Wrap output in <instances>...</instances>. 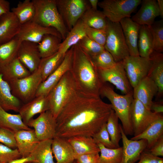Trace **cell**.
Listing matches in <instances>:
<instances>
[{
    "label": "cell",
    "mask_w": 163,
    "mask_h": 163,
    "mask_svg": "<svg viewBox=\"0 0 163 163\" xmlns=\"http://www.w3.org/2000/svg\"><path fill=\"white\" fill-rule=\"evenodd\" d=\"M113 109L100 96L75 92L56 117V136L92 137L107 122Z\"/></svg>",
    "instance_id": "1"
},
{
    "label": "cell",
    "mask_w": 163,
    "mask_h": 163,
    "mask_svg": "<svg viewBox=\"0 0 163 163\" xmlns=\"http://www.w3.org/2000/svg\"><path fill=\"white\" fill-rule=\"evenodd\" d=\"M72 47L69 71L77 91L88 94L100 96V90L103 84L100 79L97 69L93 65L89 56L82 50L78 43Z\"/></svg>",
    "instance_id": "2"
},
{
    "label": "cell",
    "mask_w": 163,
    "mask_h": 163,
    "mask_svg": "<svg viewBox=\"0 0 163 163\" xmlns=\"http://www.w3.org/2000/svg\"><path fill=\"white\" fill-rule=\"evenodd\" d=\"M100 95L106 97L110 102L113 109L121 122L125 134L133 135L130 115L131 106L133 99V92L120 95L116 92L112 87L105 83L101 88Z\"/></svg>",
    "instance_id": "3"
},
{
    "label": "cell",
    "mask_w": 163,
    "mask_h": 163,
    "mask_svg": "<svg viewBox=\"0 0 163 163\" xmlns=\"http://www.w3.org/2000/svg\"><path fill=\"white\" fill-rule=\"evenodd\" d=\"M35 8L33 21L44 27L55 29L63 40L69 32L58 10L56 0H32Z\"/></svg>",
    "instance_id": "4"
},
{
    "label": "cell",
    "mask_w": 163,
    "mask_h": 163,
    "mask_svg": "<svg viewBox=\"0 0 163 163\" xmlns=\"http://www.w3.org/2000/svg\"><path fill=\"white\" fill-rule=\"evenodd\" d=\"M77 90L75 81L68 71L47 95L49 110L56 119Z\"/></svg>",
    "instance_id": "5"
},
{
    "label": "cell",
    "mask_w": 163,
    "mask_h": 163,
    "mask_svg": "<svg viewBox=\"0 0 163 163\" xmlns=\"http://www.w3.org/2000/svg\"><path fill=\"white\" fill-rule=\"evenodd\" d=\"M107 38L104 46L116 62L122 61L130 56L120 22H112L107 19Z\"/></svg>",
    "instance_id": "6"
},
{
    "label": "cell",
    "mask_w": 163,
    "mask_h": 163,
    "mask_svg": "<svg viewBox=\"0 0 163 163\" xmlns=\"http://www.w3.org/2000/svg\"><path fill=\"white\" fill-rule=\"evenodd\" d=\"M42 81L40 71L38 68L27 76L8 82L12 94L25 104L36 97L37 89Z\"/></svg>",
    "instance_id": "7"
},
{
    "label": "cell",
    "mask_w": 163,
    "mask_h": 163,
    "mask_svg": "<svg viewBox=\"0 0 163 163\" xmlns=\"http://www.w3.org/2000/svg\"><path fill=\"white\" fill-rule=\"evenodd\" d=\"M141 0H104L98 5L106 18L113 23L130 18L131 14L141 2Z\"/></svg>",
    "instance_id": "8"
},
{
    "label": "cell",
    "mask_w": 163,
    "mask_h": 163,
    "mask_svg": "<svg viewBox=\"0 0 163 163\" xmlns=\"http://www.w3.org/2000/svg\"><path fill=\"white\" fill-rule=\"evenodd\" d=\"M59 12L68 30L81 18L90 5L85 0H56Z\"/></svg>",
    "instance_id": "9"
},
{
    "label": "cell",
    "mask_w": 163,
    "mask_h": 163,
    "mask_svg": "<svg viewBox=\"0 0 163 163\" xmlns=\"http://www.w3.org/2000/svg\"><path fill=\"white\" fill-rule=\"evenodd\" d=\"M97 69L103 84L107 82L112 84L124 94L133 92L122 61L117 62L112 67Z\"/></svg>",
    "instance_id": "10"
},
{
    "label": "cell",
    "mask_w": 163,
    "mask_h": 163,
    "mask_svg": "<svg viewBox=\"0 0 163 163\" xmlns=\"http://www.w3.org/2000/svg\"><path fill=\"white\" fill-rule=\"evenodd\" d=\"M122 61L133 88L147 76L151 64L150 58L129 56Z\"/></svg>",
    "instance_id": "11"
},
{
    "label": "cell",
    "mask_w": 163,
    "mask_h": 163,
    "mask_svg": "<svg viewBox=\"0 0 163 163\" xmlns=\"http://www.w3.org/2000/svg\"><path fill=\"white\" fill-rule=\"evenodd\" d=\"M160 114L153 112L146 108L140 101L133 98L130 108L133 136L141 133L157 119Z\"/></svg>",
    "instance_id": "12"
},
{
    "label": "cell",
    "mask_w": 163,
    "mask_h": 163,
    "mask_svg": "<svg viewBox=\"0 0 163 163\" xmlns=\"http://www.w3.org/2000/svg\"><path fill=\"white\" fill-rule=\"evenodd\" d=\"M27 125L34 128L40 141L53 139L56 136V120L49 110L40 114L36 118L31 119Z\"/></svg>",
    "instance_id": "13"
},
{
    "label": "cell",
    "mask_w": 163,
    "mask_h": 163,
    "mask_svg": "<svg viewBox=\"0 0 163 163\" xmlns=\"http://www.w3.org/2000/svg\"><path fill=\"white\" fill-rule=\"evenodd\" d=\"M47 34L56 35L62 39L60 34L55 29L43 26L33 21L21 24L15 37L21 41H26L38 44Z\"/></svg>",
    "instance_id": "14"
},
{
    "label": "cell",
    "mask_w": 163,
    "mask_h": 163,
    "mask_svg": "<svg viewBox=\"0 0 163 163\" xmlns=\"http://www.w3.org/2000/svg\"><path fill=\"white\" fill-rule=\"evenodd\" d=\"M72 53V47L66 53L63 61L58 68L41 83L37 91L36 97L47 96L64 74L69 70Z\"/></svg>",
    "instance_id": "15"
},
{
    "label": "cell",
    "mask_w": 163,
    "mask_h": 163,
    "mask_svg": "<svg viewBox=\"0 0 163 163\" xmlns=\"http://www.w3.org/2000/svg\"><path fill=\"white\" fill-rule=\"evenodd\" d=\"M123 143L122 155L120 163H135L139 160L142 153L147 148L146 140L129 139L120 124Z\"/></svg>",
    "instance_id": "16"
},
{
    "label": "cell",
    "mask_w": 163,
    "mask_h": 163,
    "mask_svg": "<svg viewBox=\"0 0 163 163\" xmlns=\"http://www.w3.org/2000/svg\"><path fill=\"white\" fill-rule=\"evenodd\" d=\"M17 57L31 73L38 69L42 59L37 44L26 41L21 42Z\"/></svg>",
    "instance_id": "17"
},
{
    "label": "cell",
    "mask_w": 163,
    "mask_h": 163,
    "mask_svg": "<svg viewBox=\"0 0 163 163\" xmlns=\"http://www.w3.org/2000/svg\"><path fill=\"white\" fill-rule=\"evenodd\" d=\"M158 92L157 85L151 78L146 76L133 88V96L134 99L140 101L150 110L153 99Z\"/></svg>",
    "instance_id": "18"
},
{
    "label": "cell",
    "mask_w": 163,
    "mask_h": 163,
    "mask_svg": "<svg viewBox=\"0 0 163 163\" xmlns=\"http://www.w3.org/2000/svg\"><path fill=\"white\" fill-rule=\"evenodd\" d=\"M49 110V104L47 96H40L22 104L18 113L24 122L27 125L35 115Z\"/></svg>",
    "instance_id": "19"
},
{
    "label": "cell",
    "mask_w": 163,
    "mask_h": 163,
    "mask_svg": "<svg viewBox=\"0 0 163 163\" xmlns=\"http://www.w3.org/2000/svg\"><path fill=\"white\" fill-rule=\"evenodd\" d=\"M130 56H139L138 41L140 25L130 18L122 19L120 22Z\"/></svg>",
    "instance_id": "20"
},
{
    "label": "cell",
    "mask_w": 163,
    "mask_h": 163,
    "mask_svg": "<svg viewBox=\"0 0 163 163\" xmlns=\"http://www.w3.org/2000/svg\"><path fill=\"white\" fill-rule=\"evenodd\" d=\"M21 24L10 11L0 16V45L7 43L18 34Z\"/></svg>",
    "instance_id": "21"
},
{
    "label": "cell",
    "mask_w": 163,
    "mask_h": 163,
    "mask_svg": "<svg viewBox=\"0 0 163 163\" xmlns=\"http://www.w3.org/2000/svg\"><path fill=\"white\" fill-rule=\"evenodd\" d=\"M17 149L22 157L30 156L40 141L33 129L15 132Z\"/></svg>",
    "instance_id": "22"
},
{
    "label": "cell",
    "mask_w": 163,
    "mask_h": 163,
    "mask_svg": "<svg viewBox=\"0 0 163 163\" xmlns=\"http://www.w3.org/2000/svg\"><path fill=\"white\" fill-rule=\"evenodd\" d=\"M141 7L138 11L131 18L140 25H151L156 17L159 16L157 1L142 0Z\"/></svg>",
    "instance_id": "23"
},
{
    "label": "cell",
    "mask_w": 163,
    "mask_h": 163,
    "mask_svg": "<svg viewBox=\"0 0 163 163\" xmlns=\"http://www.w3.org/2000/svg\"><path fill=\"white\" fill-rule=\"evenodd\" d=\"M67 139L73 150L75 160L83 154L100 152L97 144L91 136H77Z\"/></svg>",
    "instance_id": "24"
},
{
    "label": "cell",
    "mask_w": 163,
    "mask_h": 163,
    "mask_svg": "<svg viewBox=\"0 0 163 163\" xmlns=\"http://www.w3.org/2000/svg\"><path fill=\"white\" fill-rule=\"evenodd\" d=\"M51 148L56 163H72L75 160L73 150L66 139L56 136Z\"/></svg>",
    "instance_id": "25"
},
{
    "label": "cell",
    "mask_w": 163,
    "mask_h": 163,
    "mask_svg": "<svg viewBox=\"0 0 163 163\" xmlns=\"http://www.w3.org/2000/svg\"><path fill=\"white\" fill-rule=\"evenodd\" d=\"M162 135L163 116L162 114H161L158 118L150 124L143 132L137 136H133L130 139L146 140L147 142V148L149 150Z\"/></svg>",
    "instance_id": "26"
},
{
    "label": "cell",
    "mask_w": 163,
    "mask_h": 163,
    "mask_svg": "<svg viewBox=\"0 0 163 163\" xmlns=\"http://www.w3.org/2000/svg\"><path fill=\"white\" fill-rule=\"evenodd\" d=\"M150 58L151 64L147 76L157 85L160 96L163 93V54L154 51Z\"/></svg>",
    "instance_id": "27"
},
{
    "label": "cell",
    "mask_w": 163,
    "mask_h": 163,
    "mask_svg": "<svg viewBox=\"0 0 163 163\" xmlns=\"http://www.w3.org/2000/svg\"><path fill=\"white\" fill-rule=\"evenodd\" d=\"M22 102L12 94L10 85L0 73V107L5 110L18 112Z\"/></svg>",
    "instance_id": "28"
},
{
    "label": "cell",
    "mask_w": 163,
    "mask_h": 163,
    "mask_svg": "<svg viewBox=\"0 0 163 163\" xmlns=\"http://www.w3.org/2000/svg\"><path fill=\"white\" fill-rule=\"evenodd\" d=\"M86 36L85 25L80 19L69 31L65 38L61 43L59 50L66 53Z\"/></svg>",
    "instance_id": "29"
},
{
    "label": "cell",
    "mask_w": 163,
    "mask_h": 163,
    "mask_svg": "<svg viewBox=\"0 0 163 163\" xmlns=\"http://www.w3.org/2000/svg\"><path fill=\"white\" fill-rule=\"evenodd\" d=\"M0 127L14 132L32 129L24 123L19 113L13 114L8 113L0 107Z\"/></svg>",
    "instance_id": "30"
},
{
    "label": "cell",
    "mask_w": 163,
    "mask_h": 163,
    "mask_svg": "<svg viewBox=\"0 0 163 163\" xmlns=\"http://www.w3.org/2000/svg\"><path fill=\"white\" fill-rule=\"evenodd\" d=\"M139 56L149 59L154 51L152 35L149 27L140 25L138 41Z\"/></svg>",
    "instance_id": "31"
},
{
    "label": "cell",
    "mask_w": 163,
    "mask_h": 163,
    "mask_svg": "<svg viewBox=\"0 0 163 163\" xmlns=\"http://www.w3.org/2000/svg\"><path fill=\"white\" fill-rule=\"evenodd\" d=\"M1 73L7 82L27 76L31 73L16 57L2 70Z\"/></svg>",
    "instance_id": "32"
},
{
    "label": "cell",
    "mask_w": 163,
    "mask_h": 163,
    "mask_svg": "<svg viewBox=\"0 0 163 163\" xmlns=\"http://www.w3.org/2000/svg\"><path fill=\"white\" fill-rule=\"evenodd\" d=\"M80 19L88 27L106 31L107 19L102 11L94 10L90 7L85 11Z\"/></svg>",
    "instance_id": "33"
},
{
    "label": "cell",
    "mask_w": 163,
    "mask_h": 163,
    "mask_svg": "<svg viewBox=\"0 0 163 163\" xmlns=\"http://www.w3.org/2000/svg\"><path fill=\"white\" fill-rule=\"evenodd\" d=\"M66 53L59 50L50 56L41 59L38 68L40 71L42 82L59 66L64 59Z\"/></svg>",
    "instance_id": "34"
},
{
    "label": "cell",
    "mask_w": 163,
    "mask_h": 163,
    "mask_svg": "<svg viewBox=\"0 0 163 163\" xmlns=\"http://www.w3.org/2000/svg\"><path fill=\"white\" fill-rule=\"evenodd\" d=\"M21 41L15 37L9 42L0 45V73L16 57Z\"/></svg>",
    "instance_id": "35"
},
{
    "label": "cell",
    "mask_w": 163,
    "mask_h": 163,
    "mask_svg": "<svg viewBox=\"0 0 163 163\" xmlns=\"http://www.w3.org/2000/svg\"><path fill=\"white\" fill-rule=\"evenodd\" d=\"M62 39L56 35L47 34L44 35L37 44L38 50L41 58L50 56L57 52Z\"/></svg>",
    "instance_id": "36"
},
{
    "label": "cell",
    "mask_w": 163,
    "mask_h": 163,
    "mask_svg": "<svg viewBox=\"0 0 163 163\" xmlns=\"http://www.w3.org/2000/svg\"><path fill=\"white\" fill-rule=\"evenodd\" d=\"M52 141V139H48L40 142L30 155L34 159L31 163H55L51 148Z\"/></svg>",
    "instance_id": "37"
},
{
    "label": "cell",
    "mask_w": 163,
    "mask_h": 163,
    "mask_svg": "<svg viewBox=\"0 0 163 163\" xmlns=\"http://www.w3.org/2000/svg\"><path fill=\"white\" fill-rule=\"evenodd\" d=\"M11 11L16 17L21 24L33 21L35 14V8L32 0L19 2L16 7Z\"/></svg>",
    "instance_id": "38"
},
{
    "label": "cell",
    "mask_w": 163,
    "mask_h": 163,
    "mask_svg": "<svg viewBox=\"0 0 163 163\" xmlns=\"http://www.w3.org/2000/svg\"><path fill=\"white\" fill-rule=\"evenodd\" d=\"M97 144L100 152L98 163H121L122 155V147L110 149L101 144Z\"/></svg>",
    "instance_id": "39"
},
{
    "label": "cell",
    "mask_w": 163,
    "mask_h": 163,
    "mask_svg": "<svg viewBox=\"0 0 163 163\" xmlns=\"http://www.w3.org/2000/svg\"><path fill=\"white\" fill-rule=\"evenodd\" d=\"M118 118L113 109L106 122V127L112 142L117 147H120L119 142L121 135L118 123Z\"/></svg>",
    "instance_id": "40"
},
{
    "label": "cell",
    "mask_w": 163,
    "mask_h": 163,
    "mask_svg": "<svg viewBox=\"0 0 163 163\" xmlns=\"http://www.w3.org/2000/svg\"><path fill=\"white\" fill-rule=\"evenodd\" d=\"M152 35L153 50L157 52L163 51V20L155 21L149 26Z\"/></svg>",
    "instance_id": "41"
},
{
    "label": "cell",
    "mask_w": 163,
    "mask_h": 163,
    "mask_svg": "<svg viewBox=\"0 0 163 163\" xmlns=\"http://www.w3.org/2000/svg\"><path fill=\"white\" fill-rule=\"evenodd\" d=\"M93 65L97 69H107L116 63L111 55L105 49L99 54L89 56Z\"/></svg>",
    "instance_id": "42"
},
{
    "label": "cell",
    "mask_w": 163,
    "mask_h": 163,
    "mask_svg": "<svg viewBox=\"0 0 163 163\" xmlns=\"http://www.w3.org/2000/svg\"><path fill=\"white\" fill-rule=\"evenodd\" d=\"M78 43L82 50L89 56L96 55L105 50L104 46L86 36L81 39Z\"/></svg>",
    "instance_id": "43"
},
{
    "label": "cell",
    "mask_w": 163,
    "mask_h": 163,
    "mask_svg": "<svg viewBox=\"0 0 163 163\" xmlns=\"http://www.w3.org/2000/svg\"><path fill=\"white\" fill-rule=\"evenodd\" d=\"M106 123L92 137L97 144H101L106 147L110 149L117 148L110 140L107 129Z\"/></svg>",
    "instance_id": "44"
},
{
    "label": "cell",
    "mask_w": 163,
    "mask_h": 163,
    "mask_svg": "<svg viewBox=\"0 0 163 163\" xmlns=\"http://www.w3.org/2000/svg\"><path fill=\"white\" fill-rule=\"evenodd\" d=\"M17 149H11L0 143V162L8 163L10 161L21 157Z\"/></svg>",
    "instance_id": "45"
},
{
    "label": "cell",
    "mask_w": 163,
    "mask_h": 163,
    "mask_svg": "<svg viewBox=\"0 0 163 163\" xmlns=\"http://www.w3.org/2000/svg\"><path fill=\"white\" fill-rule=\"evenodd\" d=\"M85 26L86 36L101 45L104 46L107 38L106 31L92 28L86 25Z\"/></svg>",
    "instance_id": "46"
},
{
    "label": "cell",
    "mask_w": 163,
    "mask_h": 163,
    "mask_svg": "<svg viewBox=\"0 0 163 163\" xmlns=\"http://www.w3.org/2000/svg\"><path fill=\"white\" fill-rule=\"evenodd\" d=\"M0 143L12 149H17L15 132L0 127Z\"/></svg>",
    "instance_id": "47"
},
{
    "label": "cell",
    "mask_w": 163,
    "mask_h": 163,
    "mask_svg": "<svg viewBox=\"0 0 163 163\" xmlns=\"http://www.w3.org/2000/svg\"><path fill=\"white\" fill-rule=\"evenodd\" d=\"M137 163H163V158L152 155L148 150L142 153Z\"/></svg>",
    "instance_id": "48"
},
{
    "label": "cell",
    "mask_w": 163,
    "mask_h": 163,
    "mask_svg": "<svg viewBox=\"0 0 163 163\" xmlns=\"http://www.w3.org/2000/svg\"><path fill=\"white\" fill-rule=\"evenodd\" d=\"M99 155V153L85 154L79 156L75 160L77 163H98Z\"/></svg>",
    "instance_id": "49"
},
{
    "label": "cell",
    "mask_w": 163,
    "mask_h": 163,
    "mask_svg": "<svg viewBox=\"0 0 163 163\" xmlns=\"http://www.w3.org/2000/svg\"><path fill=\"white\" fill-rule=\"evenodd\" d=\"M149 151L155 156H163V135L159 139Z\"/></svg>",
    "instance_id": "50"
},
{
    "label": "cell",
    "mask_w": 163,
    "mask_h": 163,
    "mask_svg": "<svg viewBox=\"0 0 163 163\" xmlns=\"http://www.w3.org/2000/svg\"><path fill=\"white\" fill-rule=\"evenodd\" d=\"M10 11L9 2L5 0H0V16Z\"/></svg>",
    "instance_id": "51"
},
{
    "label": "cell",
    "mask_w": 163,
    "mask_h": 163,
    "mask_svg": "<svg viewBox=\"0 0 163 163\" xmlns=\"http://www.w3.org/2000/svg\"><path fill=\"white\" fill-rule=\"evenodd\" d=\"M150 110L153 112L157 114H162L163 112V105L162 103L153 102Z\"/></svg>",
    "instance_id": "52"
},
{
    "label": "cell",
    "mask_w": 163,
    "mask_h": 163,
    "mask_svg": "<svg viewBox=\"0 0 163 163\" xmlns=\"http://www.w3.org/2000/svg\"><path fill=\"white\" fill-rule=\"evenodd\" d=\"M33 157L31 155L27 157H21L20 158L13 160L8 163H26L33 161Z\"/></svg>",
    "instance_id": "53"
},
{
    "label": "cell",
    "mask_w": 163,
    "mask_h": 163,
    "mask_svg": "<svg viewBox=\"0 0 163 163\" xmlns=\"http://www.w3.org/2000/svg\"><path fill=\"white\" fill-rule=\"evenodd\" d=\"M158 10L159 11V16H160L161 18H163V0H157V1Z\"/></svg>",
    "instance_id": "54"
},
{
    "label": "cell",
    "mask_w": 163,
    "mask_h": 163,
    "mask_svg": "<svg viewBox=\"0 0 163 163\" xmlns=\"http://www.w3.org/2000/svg\"><path fill=\"white\" fill-rule=\"evenodd\" d=\"M88 2L92 8L94 10H97V6L99 2L98 0H89Z\"/></svg>",
    "instance_id": "55"
},
{
    "label": "cell",
    "mask_w": 163,
    "mask_h": 163,
    "mask_svg": "<svg viewBox=\"0 0 163 163\" xmlns=\"http://www.w3.org/2000/svg\"><path fill=\"white\" fill-rule=\"evenodd\" d=\"M72 163H77L75 160Z\"/></svg>",
    "instance_id": "56"
},
{
    "label": "cell",
    "mask_w": 163,
    "mask_h": 163,
    "mask_svg": "<svg viewBox=\"0 0 163 163\" xmlns=\"http://www.w3.org/2000/svg\"><path fill=\"white\" fill-rule=\"evenodd\" d=\"M31 163V162H27V163Z\"/></svg>",
    "instance_id": "57"
},
{
    "label": "cell",
    "mask_w": 163,
    "mask_h": 163,
    "mask_svg": "<svg viewBox=\"0 0 163 163\" xmlns=\"http://www.w3.org/2000/svg\"><path fill=\"white\" fill-rule=\"evenodd\" d=\"M0 163H1L0 162Z\"/></svg>",
    "instance_id": "58"
}]
</instances>
